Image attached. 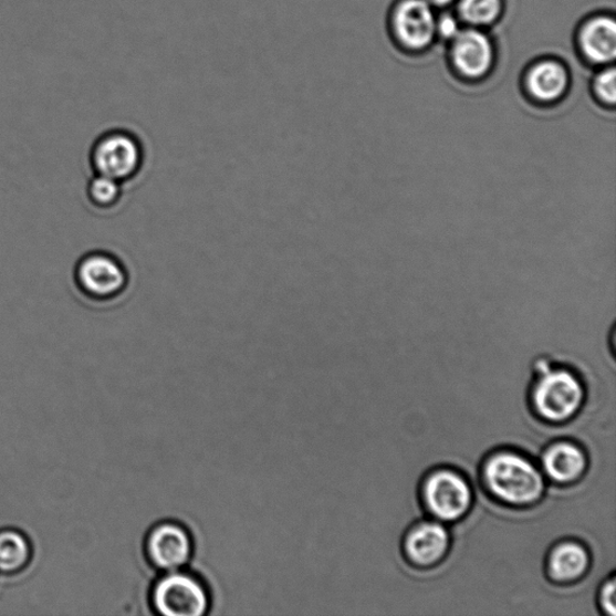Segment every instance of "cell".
<instances>
[{"instance_id":"cell-1","label":"cell","mask_w":616,"mask_h":616,"mask_svg":"<svg viewBox=\"0 0 616 616\" xmlns=\"http://www.w3.org/2000/svg\"><path fill=\"white\" fill-rule=\"evenodd\" d=\"M477 478L490 500L512 510L535 508L550 487L539 462L511 447L489 451L478 464Z\"/></svg>"},{"instance_id":"cell-2","label":"cell","mask_w":616,"mask_h":616,"mask_svg":"<svg viewBox=\"0 0 616 616\" xmlns=\"http://www.w3.org/2000/svg\"><path fill=\"white\" fill-rule=\"evenodd\" d=\"M528 404L542 424L563 427L581 415L587 401V388L577 369L547 357L531 366Z\"/></svg>"},{"instance_id":"cell-3","label":"cell","mask_w":616,"mask_h":616,"mask_svg":"<svg viewBox=\"0 0 616 616\" xmlns=\"http://www.w3.org/2000/svg\"><path fill=\"white\" fill-rule=\"evenodd\" d=\"M418 499L424 514L450 525L471 513L476 491L469 474L451 464H438L420 478Z\"/></svg>"},{"instance_id":"cell-4","label":"cell","mask_w":616,"mask_h":616,"mask_svg":"<svg viewBox=\"0 0 616 616\" xmlns=\"http://www.w3.org/2000/svg\"><path fill=\"white\" fill-rule=\"evenodd\" d=\"M453 545L448 525L432 518L408 525L400 542L401 555L410 568L427 571L443 563Z\"/></svg>"},{"instance_id":"cell-5","label":"cell","mask_w":616,"mask_h":616,"mask_svg":"<svg viewBox=\"0 0 616 616\" xmlns=\"http://www.w3.org/2000/svg\"><path fill=\"white\" fill-rule=\"evenodd\" d=\"M144 150L135 136L125 130L105 133L92 147L91 163L95 174L126 182L142 169Z\"/></svg>"},{"instance_id":"cell-6","label":"cell","mask_w":616,"mask_h":616,"mask_svg":"<svg viewBox=\"0 0 616 616\" xmlns=\"http://www.w3.org/2000/svg\"><path fill=\"white\" fill-rule=\"evenodd\" d=\"M153 605L160 615L202 616L210 607V597L198 578L173 571L155 585Z\"/></svg>"},{"instance_id":"cell-7","label":"cell","mask_w":616,"mask_h":616,"mask_svg":"<svg viewBox=\"0 0 616 616\" xmlns=\"http://www.w3.org/2000/svg\"><path fill=\"white\" fill-rule=\"evenodd\" d=\"M75 281L86 296L112 300L126 290L127 271L119 260L103 252H93L80 260L75 269Z\"/></svg>"},{"instance_id":"cell-8","label":"cell","mask_w":616,"mask_h":616,"mask_svg":"<svg viewBox=\"0 0 616 616\" xmlns=\"http://www.w3.org/2000/svg\"><path fill=\"white\" fill-rule=\"evenodd\" d=\"M539 460L547 483L560 488L581 482L591 467L585 448L570 438L547 443L541 450Z\"/></svg>"},{"instance_id":"cell-9","label":"cell","mask_w":616,"mask_h":616,"mask_svg":"<svg viewBox=\"0 0 616 616\" xmlns=\"http://www.w3.org/2000/svg\"><path fill=\"white\" fill-rule=\"evenodd\" d=\"M393 29L396 39L408 50L421 51L436 36V17L426 0H401L395 8Z\"/></svg>"},{"instance_id":"cell-10","label":"cell","mask_w":616,"mask_h":616,"mask_svg":"<svg viewBox=\"0 0 616 616\" xmlns=\"http://www.w3.org/2000/svg\"><path fill=\"white\" fill-rule=\"evenodd\" d=\"M591 550L580 540L565 539L555 542L544 558L545 578L554 585L577 584L591 572Z\"/></svg>"},{"instance_id":"cell-11","label":"cell","mask_w":616,"mask_h":616,"mask_svg":"<svg viewBox=\"0 0 616 616\" xmlns=\"http://www.w3.org/2000/svg\"><path fill=\"white\" fill-rule=\"evenodd\" d=\"M191 539L180 524L164 522L149 531L146 554L156 568L173 572L182 568L191 556Z\"/></svg>"},{"instance_id":"cell-12","label":"cell","mask_w":616,"mask_h":616,"mask_svg":"<svg viewBox=\"0 0 616 616\" xmlns=\"http://www.w3.org/2000/svg\"><path fill=\"white\" fill-rule=\"evenodd\" d=\"M451 62L459 74L470 80L487 75L494 63V46L489 36L478 29L461 30L451 40Z\"/></svg>"},{"instance_id":"cell-13","label":"cell","mask_w":616,"mask_h":616,"mask_svg":"<svg viewBox=\"0 0 616 616\" xmlns=\"http://www.w3.org/2000/svg\"><path fill=\"white\" fill-rule=\"evenodd\" d=\"M568 85L566 67L550 60L531 66L525 79V88L531 102L540 106H552L563 101Z\"/></svg>"},{"instance_id":"cell-14","label":"cell","mask_w":616,"mask_h":616,"mask_svg":"<svg viewBox=\"0 0 616 616\" xmlns=\"http://www.w3.org/2000/svg\"><path fill=\"white\" fill-rule=\"evenodd\" d=\"M580 45L588 62L597 65L613 63L616 56V23L612 17L588 20L580 35Z\"/></svg>"},{"instance_id":"cell-15","label":"cell","mask_w":616,"mask_h":616,"mask_svg":"<svg viewBox=\"0 0 616 616\" xmlns=\"http://www.w3.org/2000/svg\"><path fill=\"white\" fill-rule=\"evenodd\" d=\"M33 560V545L29 536L19 529H0V574L18 576L30 567Z\"/></svg>"},{"instance_id":"cell-16","label":"cell","mask_w":616,"mask_h":616,"mask_svg":"<svg viewBox=\"0 0 616 616\" xmlns=\"http://www.w3.org/2000/svg\"><path fill=\"white\" fill-rule=\"evenodd\" d=\"M459 18L478 29L494 23L502 12V0H460Z\"/></svg>"},{"instance_id":"cell-17","label":"cell","mask_w":616,"mask_h":616,"mask_svg":"<svg viewBox=\"0 0 616 616\" xmlns=\"http://www.w3.org/2000/svg\"><path fill=\"white\" fill-rule=\"evenodd\" d=\"M121 185L112 177L95 174L87 187L88 199L100 209L113 208L121 198Z\"/></svg>"},{"instance_id":"cell-18","label":"cell","mask_w":616,"mask_h":616,"mask_svg":"<svg viewBox=\"0 0 616 616\" xmlns=\"http://www.w3.org/2000/svg\"><path fill=\"white\" fill-rule=\"evenodd\" d=\"M593 91L597 102L606 107H614L616 102V73L614 66L599 72L594 80Z\"/></svg>"},{"instance_id":"cell-19","label":"cell","mask_w":616,"mask_h":616,"mask_svg":"<svg viewBox=\"0 0 616 616\" xmlns=\"http://www.w3.org/2000/svg\"><path fill=\"white\" fill-rule=\"evenodd\" d=\"M616 585L615 576H610L602 582L597 587L596 607L599 614L605 616H616Z\"/></svg>"},{"instance_id":"cell-20","label":"cell","mask_w":616,"mask_h":616,"mask_svg":"<svg viewBox=\"0 0 616 616\" xmlns=\"http://www.w3.org/2000/svg\"><path fill=\"white\" fill-rule=\"evenodd\" d=\"M460 32V21L450 13H445L440 19H436V35L443 40L451 41Z\"/></svg>"},{"instance_id":"cell-21","label":"cell","mask_w":616,"mask_h":616,"mask_svg":"<svg viewBox=\"0 0 616 616\" xmlns=\"http://www.w3.org/2000/svg\"><path fill=\"white\" fill-rule=\"evenodd\" d=\"M432 8H445L455 2V0H426Z\"/></svg>"}]
</instances>
